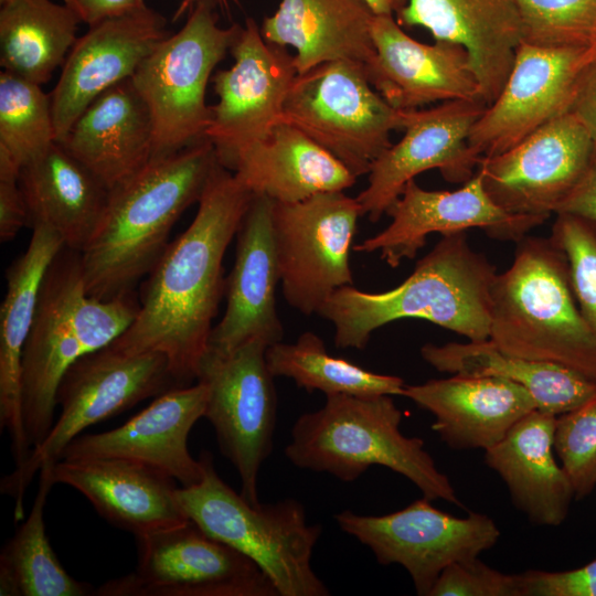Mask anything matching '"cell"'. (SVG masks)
Instances as JSON below:
<instances>
[{"label":"cell","mask_w":596,"mask_h":596,"mask_svg":"<svg viewBox=\"0 0 596 596\" xmlns=\"http://www.w3.org/2000/svg\"><path fill=\"white\" fill-rule=\"evenodd\" d=\"M253 196L234 173L216 168L192 223L148 274L138 313L114 348L162 353L180 386L196 380L226 285L223 258Z\"/></svg>","instance_id":"obj_1"},{"label":"cell","mask_w":596,"mask_h":596,"mask_svg":"<svg viewBox=\"0 0 596 596\" xmlns=\"http://www.w3.org/2000/svg\"><path fill=\"white\" fill-rule=\"evenodd\" d=\"M220 161L204 138L153 157L109 191L102 221L81 252L86 291L98 299L132 292L155 267L172 226L199 202Z\"/></svg>","instance_id":"obj_2"},{"label":"cell","mask_w":596,"mask_h":596,"mask_svg":"<svg viewBox=\"0 0 596 596\" xmlns=\"http://www.w3.org/2000/svg\"><path fill=\"white\" fill-rule=\"evenodd\" d=\"M497 274L460 232L443 236L395 288L366 292L344 286L318 315L334 326V344L341 349H364L376 329L406 318L427 320L469 341H486Z\"/></svg>","instance_id":"obj_3"},{"label":"cell","mask_w":596,"mask_h":596,"mask_svg":"<svg viewBox=\"0 0 596 596\" xmlns=\"http://www.w3.org/2000/svg\"><path fill=\"white\" fill-rule=\"evenodd\" d=\"M138 310L132 292L111 299L89 296L79 252L64 247L54 258L43 277L22 355V416L31 449L54 424L56 392L65 372L119 338Z\"/></svg>","instance_id":"obj_4"},{"label":"cell","mask_w":596,"mask_h":596,"mask_svg":"<svg viewBox=\"0 0 596 596\" xmlns=\"http://www.w3.org/2000/svg\"><path fill=\"white\" fill-rule=\"evenodd\" d=\"M489 341L507 354L596 381V332L575 299L566 257L551 237H522L512 265L497 274Z\"/></svg>","instance_id":"obj_5"},{"label":"cell","mask_w":596,"mask_h":596,"mask_svg":"<svg viewBox=\"0 0 596 596\" xmlns=\"http://www.w3.org/2000/svg\"><path fill=\"white\" fill-rule=\"evenodd\" d=\"M401 421L391 395H327L322 407L297 418L285 455L297 468L327 472L344 482L382 466L407 478L423 497L464 507L424 440L405 436Z\"/></svg>","instance_id":"obj_6"},{"label":"cell","mask_w":596,"mask_h":596,"mask_svg":"<svg viewBox=\"0 0 596 596\" xmlns=\"http://www.w3.org/2000/svg\"><path fill=\"white\" fill-rule=\"evenodd\" d=\"M200 459L201 480L177 490L188 519L252 560L278 596L330 595L311 565L322 528L308 523L304 505L292 498L253 504L223 481L210 453Z\"/></svg>","instance_id":"obj_7"},{"label":"cell","mask_w":596,"mask_h":596,"mask_svg":"<svg viewBox=\"0 0 596 596\" xmlns=\"http://www.w3.org/2000/svg\"><path fill=\"white\" fill-rule=\"evenodd\" d=\"M179 386L159 352L127 353L109 344L78 359L61 380L55 397L61 412L47 436L1 479V492L14 499V520L24 518V493L34 475L60 460L84 429Z\"/></svg>","instance_id":"obj_8"},{"label":"cell","mask_w":596,"mask_h":596,"mask_svg":"<svg viewBox=\"0 0 596 596\" xmlns=\"http://www.w3.org/2000/svg\"><path fill=\"white\" fill-rule=\"evenodd\" d=\"M241 29L219 25L214 0H198L183 26L163 39L131 76L152 118V158L205 138L211 117L206 87Z\"/></svg>","instance_id":"obj_9"},{"label":"cell","mask_w":596,"mask_h":596,"mask_svg":"<svg viewBox=\"0 0 596 596\" xmlns=\"http://www.w3.org/2000/svg\"><path fill=\"white\" fill-rule=\"evenodd\" d=\"M403 120V110L371 85L363 63L337 60L297 74L278 123L301 130L358 178L392 145Z\"/></svg>","instance_id":"obj_10"},{"label":"cell","mask_w":596,"mask_h":596,"mask_svg":"<svg viewBox=\"0 0 596 596\" xmlns=\"http://www.w3.org/2000/svg\"><path fill=\"white\" fill-rule=\"evenodd\" d=\"M137 566L95 589L99 596H278L247 556L194 522L136 538Z\"/></svg>","instance_id":"obj_11"},{"label":"cell","mask_w":596,"mask_h":596,"mask_svg":"<svg viewBox=\"0 0 596 596\" xmlns=\"http://www.w3.org/2000/svg\"><path fill=\"white\" fill-rule=\"evenodd\" d=\"M361 216L356 198L343 191L274 202L280 284L290 307L305 316L318 313L332 294L353 285L350 252Z\"/></svg>","instance_id":"obj_12"},{"label":"cell","mask_w":596,"mask_h":596,"mask_svg":"<svg viewBox=\"0 0 596 596\" xmlns=\"http://www.w3.org/2000/svg\"><path fill=\"white\" fill-rule=\"evenodd\" d=\"M263 340L226 354L206 352L196 380L207 389L204 417L214 428L221 453L241 480V494L258 504L257 478L273 450L277 398Z\"/></svg>","instance_id":"obj_13"},{"label":"cell","mask_w":596,"mask_h":596,"mask_svg":"<svg viewBox=\"0 0 596 596\" xmlns=\"http://www.w3.org/2000/svg\"><path fill=\"white\" fill-rule=\"evenodd\" d=\"M430 501L423 497L384 515L344 510L334 520L341 531L369 547L381 565L404 567L416 593L428 596L447 566L478 557L500 538L490 517L469 512L458 518L435 508Z\"/></svg>","instance_id":"obj_14"},{"label":"cell","mask_w":596,"mask_h":596,"mask_svg":"<svg viewBox=\"0 0 596 596\" xmlns=\"http://www.w3.org/2000/svg\"><path fill=\"white\" fill-rule=\"evenodd\" d=\"M231 53L233 65L212 79L219 102L210 107L205 130L220 163L230 171L237 156L278 123L298 74L294 55L268 43L253 19L242 26Z\"/></svg>","instance_id":"obj_15"},{"label":"cell","mask_w":596,"mask_h":596,"mask_svg":"<svg viewBox=\"0 0 596 596\" xmlns=\"http://www.w3.org/2000/svg\"><path fill=\"white\" fill-rule=\"evenodd\" d=\"M595 149L589 130L568 111L505 151L480 157L477 170L501 209L547 219L579 182Z\"/></svg>","instance_id":"obj_16"},{"label":"cell","mask_w":596,"mask_h":596,"mask_svg":"<svg viewBox=\"0 0 596 596\" xmlns=\"http://www.w3.org/2000/svg\"><path fill=\"white\" fill-rule=\"evenodd\" d=\"M486 108L481 100L460 99L403 110V137L373 162L368 187L356 196L362 216L380 221L407 182L427 170L437 169L451 183L471 179L480 157L468 138Z\"/></svg>","instance_id":"obj_17"},{"label":"cell","mask_w":596,"mask_h":596,"mask_svg":"<svg viewBox=\"0 0 596 596\" xmlns=\"http://www.w3.org/2000/svg\"><path fill=\"white\" fill-rule=\"evenodd\" d=\"M586 65V47H542L521 42L501 92L471 128V150L479 157L503 152L571 111Z\"/></svg>","instance_id":"obj_18"},{"label":"cell","mask_w":596,"mask_h":596,"mask_svg":"<svg viewBox=\"0 0 596 596\" xmlns=\"http://www.w3.org/2000/svg\"><path fill=\"white\" fill-rule=\"evenodd\" d=\"M386 214L392 217L391 223L353 249L379 252L381 259L393 268L414 258L432 233L448 236L480 228L490 237L518 242L546 220L501 209L486 191L478 170L455 191L425 190L411 180Z\"/></svg>","instance_id":"obj_19"},{"label":"cell","mask_w":596,"mask_h":596,"mask_svg":"<svg viewBox=\"0 0 596 596\" xmlns=\"http://www.w3.org/2000/svg\"><path fill=\"white\" fill-rule=\"evenodd\" d=\"M168 35L164 18L147 8L100 21L77 38L50 95L56 141L99 95L130 78Z\"/></svg>","instance_id":"obj_20"},{"label":"cell","mask_w":596,"mask_h":596,"mask_svg":"<svg viewBox=\"0 0 596 596\" xmlns=\"http://www.w3.org/2000/svg\"><path fill=\"white\" fill-rule=\"evenodd\" d=\"M206 401L207 389L200 381L171 389L119 427L77 436L60 459L132 460L166 472L181 487L195 485L203 476V464L191 456L188 438L204 417Z\"/></svg>","instance_id":"obj_21"},{"label":"cell","mask_w":596,"mask_h":596,"mask_svg":"<svg viewBox=\"0 0 596 596\" xmlns=\"http://www.w3.org/2000/svg\"><path fill=\"white\" fill-rule=\"evenodd\" d=\"M371 33L375 53L364 64L366 76L394 108L413 110L435 102L481 100L469 56L459 44L421 43L394 15H374Z\"/></svg>","instance_id":"obj_22"},{"label":"cell","mask_w":596,"mask_h":596,"mask_svg":"<svg viewBox=\"0 0 596 596\" xmlns=\"http://www.w3.org/2000/svg\"><path fill=\"white\" fill-rule=\"evenodd\" d=\"M274 201L254 195L237 231L236 255L226 281V310L213 327L207 352L226 354L252 341H281L276 309L280 283L273 228Z\"/></svg>","instance_id":"obj_23"},{"label":"cell","mask_w":596,"mask_h":596,"mask_svg":"<svg viewBox=\"0 0 596 596\" xmlns=\"http://www.w3.org/2000/svg\"><path fill=\"white\" fill-rule=\"evenodd\" d=\"M55 483L79 491L110 524L137 536L189 521L177 499V480L132 460L97 458L57 460Z\"/></svg>","instance_id":"obj_24"},{"label":"cell","mask_w":596,"mask_h":596,"mask_svg":"<svg viewBox=\"0 0 596 596\" xmlns=\"http://www.w3.org/2000/svg\"><path fill=\"white\" fill-rule=\"evenodd\" d=\"M404 26H422L435 41L462 46L489 106L501 92L522 42L515 0H408L396 14Z\"/></svg>","instance_id":"obj_25"},{"label":"cell","mask_w":596,"mask_h":596,"mask_svg":"<svg viewBox=\"0 0 596 596\" xmlns=\"http://www.w3.org/2000/svg\"><path fill=\"white\" fill-rule=\"evenodd\" d=\"M430 412L432 429L453 449L487 450L526 414L536 409L532 395L512 381L455 374L405 385L403 395Z\"/></svg>","instance_id":"obj_26"},{"label":"cell","mask_w":596,"mask_h":596,"mask_svg":"<svg viewBox=\"0 0 596 596\" xmlns=\"http://www.w3.org/2000/svg\"><path fill=\"white\" fill-rule=\"evenodd\" d=\"M64 247L53 230L34 227L26 249L6 273L7 290L0 307V426L10 436L15 468L23 465L31 453L22 416L23 349L43 277Z\"/></svg>","instance_id":"obj_27"},{"label":"cell","mask_w":596,"mask_h":596,"mask_svg":"<svg viewBox=\"0 0 596 596\" xmlns=\"http://www.w3.org/2000/svg\"><path fill=\"white\" fill-rule=\"evenodd\" d=\"M19 184L28 225L53 230L81 253L102 221L109 188L57 141L21 168Z\"/></svg>","instance_id":"obj_28"},{"label":"cell","mask_w":596,"mask_h":596,"mask_svg":"<svg viewBox=\"0 0 596 596\" xmlns=\"http://www.w3.org/2000/svg\"><path fill=\"white\" fill-rule=\"evenodd\" d=\"M60 143L109 190L143 168L153 153V124L131 77L99 95Z\"/></svg>","instance_id":"obj_29"},{"label":"cell","mask_w":596,"mask_h":596,"mask_svg":"<svg viewBox=\"0 0 596 596\" xmlns=\"http://www.w3.org/2000/svg\"><path fill=\"white\" fill-rule=\"evenodd\" d=\"M555 415L536 408L485 450L486 464L504 481L514 504L539 525L561 524L575 497L555 460Z\"/></svg>","instance_id":"obj_30"},{"label":"cell","mask_w":596,"mask_h":596,"mask_svg":"<svg viewBox=\"0 0 596 596\" xmlns=\"http://www.w3.org/2000/svg\"><path fill=\"white\" fill-rule=\"evenodd\" d=\"M254 194L294 203L329 191L351 188L356 177L298 128L279 121L262 140L236 158L232 168Z\"/></svg>","instance_id":"obj_31"},{"label":"cell","mask_w":596,"mask_h":596,"mask_svg":"<svg viewBox=\"0 0 596 596\" xmlns=\"http://www.w3.org/2000/svg\"><path fill=\"white\" fill-rule=\"evenodd\" d=\"M374 15L362 0H281L260 32L268 43L292 47L302 74L337 60L366 64L375 53Z\"/></svg>","instance_id":"obj_32"},{"label":"cell","mask_w":596,"mask_h":596,"mask_svg":"<svg viewBox=\"0 0 596 596\" xmlns=\"http://www.w3.org/2000/svg\"><path fill=\"white\" fill-rule=\"evenodd\" d=\"M421 355L439 372L497 376L520 384L532 395L538 409L555 416L596 395L595 380L558 364L507 354L489 340L426 343Z\"/></svg>","instance_id":"obj_33"},{"label":"cell","mask_w":596,"mask_h":596,"mask_svg":"<svg viewBox=\"0 0 596 596\" xmlns=\"http://www.w3.org/2000/svg\"><path fill=\"white\" fill-rule=\"evenodd\" d=\"M0 64L39 85L63 65L81 20L52 0H0Z\"/></svg>","instance_id":"obj_34"},{"label":"cell","mask_w":596,"mask_h":596,"mask_svg":"<svg viewBox=\"0 0 596 596\" xmlns=\"http://www.w3.org/2000/svg\"><path fill=\"white\" fill-rule=\"evenodd\" d=\"M53 465L41 468L31 512L1 550V596L95 595L89 584L75 579L64 570L46 535L44 507L55 485Z\"/></svg>","instance_id":"obj_35"},{"label":"cell","mask_w":596,"mask_h":596,"mask_svg":"<svg viewBox=\"0 0 596 596\" xmlns=\"http://www.w3.org/2000/svg\"><path fill=\"white\" fill-rule=\"evenodd\" d=\"M266 362L274 377L284 376L307 392L354 396L403 395L402 377L375 373L345 359L330 355L323 340L311 331L292 343L268 345Z\"/></svg>","instance_id":"obj_36"},{"label":"cell","mask_w":596,"mask_h":596,"mask_svg":"<svg viewBox=\"0 0 596 596\" xmlns=\"http://www.w3.org/2000/svg\"><path fill=\"white\" fill-rule=\"evenodd\" d=\"M56 142L50 95L41 85L0 73V148L22 168Z\"/></svg>","instance_id":"obj_37"},{"label":"cell","mask_w":596,"mask_h":596,"mask_svg":"<svg viewBox=\"0 0 596 596\" xmlns=\"http://www.w3.org/2000/svg\"><path fill=\"white\" fill-rule=\"evenodd\" d=\"M522 42L542 47H588L596 0H515Z\"/></svg>","instance_id":"obj_38"},{"label":"cell","mask_w":596,"mask_h":596,"mask_svg":"<svg viewBox=\"0 0 596 596\" xmlns=\"http://www.w3.org/2000/svg\"><path fill=\"white\" fill-rule=\"evenodd\" d=\"M553 446L574 496L589 494L596 487V395L556 416Z\"/></svg>","instance_id":"obj_39"},{"label":"cell","mask_w":596,"mask_h":596,"mask_svg":"<svg viewBox=\"0 0 596 596\" xmlns=\"http://www.w3.org/2000/svg\"><path fill=\"white\" fill-rule=\"evenodd\" d=\"M550 237L566 257L575 299L596 332V223L557 213Z\"/></svg>","instance_id":"obj_40"},{"label":"cell","mask_w":596,"mask_h":596,"mask_svg":"<svg viewBox=\"0 0 596 596\" xmlns=\"http://www.w3.org/2000/svg\"><path fill=\"white\" fill-rule=\"evenodd\" d=\"M428 596H521L520 574L501 573L478 557L460 561L440 573Z\"/></svg>","instance_id":"obj_41"},{"label":"cell","mask_w":596,"mask_h":596,"mask_svg":"<svg viewBox=\"0 0 596 596\" xmlns=\"http://www.w3.org/2000/svg\"><path fill=\"white\" fill-rule=\"evenodd\" d=\"M521 596H596V558L582 567L520 574Z\"/></svg>","instance_id":"obj_42"},{"label":"cell","mask_w":596,"mask_h":596,"mask_svg":"<svg viewBox=\"0 0 596 596\" xmlns=\"http://www.w3.org/2000/svg\"><path fill=\"white\" fill-rule=\"evenodd\" d=\"M21 168L0 148V241H12L28 225V215L19 184Z\"/></svg>","instance_id":"obj_43"},{"label":"cell","mask_w":596,"mask_h":596,"mask_svg":"<svg viewBox=\"0 0 596 596\" xmlns=\"http://www.w3.org/2000/svg\"><path fill=\"white\" fill-rule=\"evenodd\" d=\"M64 3L88 26L148 8L145 0H64Z\"/></svg>","instance_id":"obj_44"},{"label":"cell","mask_w":596,"mask_h":596,"mask_svg":"<svg viewBox=\"0 0 596 596\" xmlns=\"http://www.w3.org/2000/svg\"><path fill=\"white\" fill-rule=\"evenodd\" d=\"M557 213L574 214L596 223V149L582 179L560 204Z\"/></svg>","instance_id":"obj_45"},{"label":"cell","mask_w":596,"mask_h":596,"mask_svg":"<svg viewBox=\"0 0 596 596\" xmlns=\"http://www.w3.org/2000/svg\"><path fill=\"white\" fill-rule=\"evenodd\" d=\"M571 111L586 126L596 142V63L583 68Z\"/></svg>","instance_id":"obj_46"},{"label":"cell","mask_w":596,"mask_h":596,"mask_svg":"<svg viewBox=\"0 0 596 596\" xmlns=\"http://www.w3.org/2000/svg\"><path fill=\"white\" fill-rule=\"evenodd\" d=\"M375 15L397 14L408 0H362Z\"/></svg>","instance_id":"obj_47"},{"label":"cell","mask_w":596,"mask_h":596,"mask_svg":"<svg viewBox=\"0 0 596 596\" xmlns=\"http://www.w3.org/2000/svg\"><path fill=\"white\" fill-rule=\"evenodd\" d=\"M586 61L587 64L596 63V30L588 47L586 49Z\"/></svg>","instance_id":"obj_48"},{"label":"cell","mask_w":596,"mask_h":596,"mask_svg":"<svg viewBox=\"0 0 596 596\" xmlns=\"http://www.w3.org/2000/svg\"><path fill=\"white\" fill-rule=\"evenodd\" d=\"M193 1L198 0H183L177 11V17L181 15L190 6H192ZM226 1V0H223Z\"/></svg>","instance_id":"obj_49"}]
</instances>
